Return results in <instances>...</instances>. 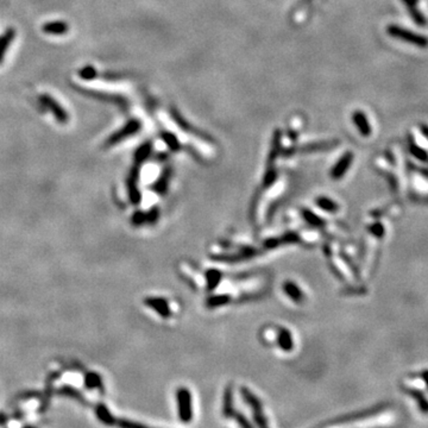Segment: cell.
Wrapping results in <instances>:
<instances>
[{
	"mask_svg": "<svg viewBox=\"0 0 428 428\" xmlns=\"http://www.w3.org/2000/svg\"><path fill=\"white\" fill-rule=\"evenodd\" d=\"M387 32L389 33L391 37L396 39H401V41L414 44V46L422 48V49H425V48L428 47L427 36L413 32V31L404 29V27H399V25H389V27H387Z\"/></svg>",
	"mask_w": 428,
	"mask_h": 428,
	"instance_id": "1",
	"label": "cell"
},
{
	"mask_svg": "<svg viewBox=\"0 0 428 428\" xmlns=\"http://www.w3.org/2000/svg\"><path fill=\"white\" fill-rule=\"evenodd\" d=\"M177 408H179V418L185 424L191 421L193 418V405H191V394L187 388H179L176 391Z\"/></svg>",
	"mask_w": 428,
	"mask_h": 428,
	"instance_id": "2",
	"label": "cell"
},
{
	"mask_svg": "<svg viewBox=\"0 0 428 428\" xmlns=\"http://www.w3.org/2000/svg\"><path fill=\"white\" fill-rule=\"evenodd\" d=\"M140 128H142V125H140L139 120H137V119L130 120V122L126 123L122 129H119L118 131H115L114 134H112L111 136L107 138L106 146H113V145L119 144L122 140L126 139V138H129L131 136H134V134H136L137 132L140 130Z\"/></svg>",
	"mask_w": 428,
	"mask_h": 428,
	"instance_id": "3",
	"label": "cell"
},
{
	"mask_svg": "<svg viewBox=\"0 0 428 428\" xmlns=\"http://www.w3.org/2000/svg\"><path fill=\"white\" fill-rule=\"evenodd\" d=\"M241 395L247 404L252 408L253 419L257 422L258 428H269L268 427V421L263 414V408H262L261 401L256 398L255 395L246 388H241Z\"/></svg>",
	"mask_w": 428,
	"mask_h": 428,
	"instance_id": "4",
	"label": "cell"
},
{
	"mask_svg": "<svg viewBox=\"0 0 428 428\" xmlns=\"http://www.w3.org/2000/svg\"><path fill=\"white\" fill-rule=\"evenodd\" d=\"M39 103H41L42 106H44L47 109H49L52 112L57 122H60L61 124H66L69 120V115L66 112V109L54 99L50 94H42L39 97Z\"/></svg>",
	"mask_w": 428,
	"mask_h": 428,
	"instance_id": "5",
	"label": "cell"
},
{
	"mask_svg": "<svg viewBox=\"0 0 428 428\" xmlns=\"http://www.w3.org/2000/svg\"><path fill=\"white\" fill-rule=\"evenodd\" d=\"M139 164H136L134 168L131 169L130 174L128 176V181H126V186H128V191H129V199H130L131 204L138 205L142 199L139 190L137 187V181L138 177H139Z\"/></svg>",
	"mask_w": 428,
	"mask_h": 428,
	"instance_id": "6",
	"label": "cell"
},
{
	"mask_svg": "<svg viewBox=\"0 0 428 428\" xmlns=\"http://www.w3.org/2000/svg\"><path fill=\"white\" fill-rule=\"evenodd\" d=\"M145 305L149 307V308L154 309L155 312H157L159 313L160 317L164 318V319H167L171 315V311L170 308H169V303L168 301L165 300V298L162 297H146L144 300Z\"/></svg>",
	"mask_w": 428,
	"mask_h": 428,
	"instance_id": "7",
	"label": "cell"
},
{
	"mask_svg": "<svg viewBox=\"0 0 428 428\" xmlns=\"http://www.w3.org/2000/svg\"><path fill=\"white\" fill-rule=\"evenodd\" d=\"M83 94L88 95V97L94 98V99L101 100V101H107V103H114L119 106H125L126 100L123 97H118V95L108 94V93L104 92H98V91H89V89H80Z\"/></svg>",
	"mask_w": 428,
	"mask_h": 428,
	"instance_id": "8",
	"label": "cell"
},
{
	"mask_svg": "<svg viewBox=\"0 0 428 428\" xmlns=\"http://www.w3.org/2000/svg\"><path fill=\"white\" fill-rule=\"evenodd\" d=\"M403 393L410 396L418 404L419 410L425 415H428V400L422 391L415 389V388H403Z\"/></svg>",
	"mask_w": 428,
	"mask_h": 428,
	"instance_id": "9",
	"label": "cell"
},
{
	"mask_svg": "<svg viewBox=\"0 0 428 428\" xmlns=\"http://www.w3.org/2000/svg\"><path fill=\"white\" fill-rule=\"evenodd\" d=\"M352 160H353V155H352L351 153L345 154L344 156L342 157V159L338 160V163L336 165H334V168L332 169L331 176L336 180L344 176L346 171H348V169L350 168Z\"/></svg>",
	"mask_w": 428,
	"mask_h": 428,
	"instance_id": "10",
	"label": "cell"
},
{
	"mask_svg": "<svg viewBox=\"0 0 428 428\" xmlns=\"http://www.w3.org/2000/svg\"><path fill=\"white\" fill-rule=\"evenodd\" d=\"M16 37V31L13 27H8L2 35H0V63L4 61L5 54H6L8 47L13 42Z\"/></svg>",
	"mask_w": 428,
	"mask_h": 428,
	"instance_id": "11",
	"label": "cell"
},
{
	"mask_svg": "<svg viewBox=\"0 0 428 428\" xmlns=\"http://www.w3.org/2000/svg\"><path fill=\"white\" fill-rule=\"evenodd\" d=\"M402 1H403L405 6H407L408 11H409V15L412 16L413 21L418 25H420V27H425V25L427 24V19L426 17L422 15L420 11L418 10V6H416L418 0H402Z\"/></svg>",
	"mask_w": 428,
	"mask_h": 428,
	"instance_id": "12",
	"label": "cell"
},
{
	"mask_svg": "<svg viewBox=\"0 0 428 428\" xmlns=\"http://www.w3.org/2000/svg\"><path fill=\"white\" fill-rule=\"evenodd\" d=\"M42 30H43L44 33H48V35H64L66 32H68V24L62 21L49 22V23H46L43 25Z\"/></svg>",
	"mask_w": 428,
	"mask_h": 428,
	"instance_id": "13",
	"label": "cell"
},
{
	"mask_svg": "<svg viewBox=\"0 0 428 428\" xmlns=\"http://www.w3.org/2000/svg\"><path fill=\"white\" fill-rule=\"evenodd\" d=\"M277 345L282 348L283 351H292L294 348V342H293V337L289 329L280 328L277 333Z\"/></svg>",
	"mask_w": 428,
	"mask_h": 428,
	"instance_id": "14",
	"label": "cell"
},
{
	"mask_svg": "<svg viewBox=\"0 0 428 428\" xmlns=\"http://www.w3.org/2000/svg\"><path fill=\"white\" fill-rule=\"evenodd\" d=\"M353 122L356 124L357 129H358L360 134L364 137H368L371 134V128H370V124H369L367 117H365V114L363 113V112L360 111H356L353 113Z\"/></svg>",
	"mask_w": 428,
	"mask_h": 428,
	"instance_id": "15",
	"label": "cell"
},
{
	"mask_svg": "<svg viewBox=\"0 0 428 428\" xmlns=\"http://www.w3.org/2000/svg\"><path fill=\"white\" fill-rule=\"evenodd\" d=\"M283 291L287 294V296L292 298L294 302H302L303 301V294L296 283L292 282V281H287V282L283 283Z\"/></svg>",
	"mask_w": 428,
	"mask_h": 428,
	"instance_id": "16",
	"label": "cell"
},
{
	"mask_svg": "<svg viewBox=\"0 0 428 428\" xmlns=\"http://www.w3.org/2000/svg\"><path fill=\"white\" fill-rule=\"evenodd\" d=\"M95 414H97L98 419H99L103 424L107 425V426H113L114 424H117L115 418L112 415L111 412L108 410V408H107L105 404L103 403L98 404L97 408H95Z\"/></svg>",
	"mask_w": 428,
	"mask_h": 428,
	"instance_id": "17",
	"label": "cell"
},
{
	"mask_svg": "<svg viewBox=\"0 0 428 428\" xmlns=\"http://www.w3.org/2000/svg\"><path fill=\"white\" fill-rule=\"evenodd\" d=\"M233 399H232V389L227 387L224 394V403H222V415L225 418H231L233 415Z\"/></svg>",
	"mask_w": 428,
	"mask_h": 428,
	"instance_id": "18",
	"label": "cell"
},
{
	"mask_svg": "<svg viewBox=\"0 0 428 428\" xmlns=\"http://www.w3.org/2000/svg\"><path fill=\"white\" fill-rule=\"evenodd\" d=\"M151 151H153V145H151L150 142H145L144 144L140 145L136 150V153H134V162H136V164H140L142 162H144L150 156Z\"/></svg>",
	"mask_w": 428,
	"mask_h": 428,
	"instance_id": "19",
	"label": "cell"
},
{
	"mask_svg": "<svg viewBox=\"0 0 428 428\" xmlns=\"http://www.w3.org/2000/svg\"><path fill=\"white\" fill-rule=\"evenodd\" d=\"M84 385L89 389H94V388H103V381L99 374L97 373H88L84 377Z\"/></svg>",
	"mask_w": 428,
	"mask_h": 428,
	"instance_id": "20",
	"label": "cell"
},
{
	"mask_svg": "<svg viewBox=\"0 0 428 428\" xmlns=\"http://www.w3.org/2000/svg\"><path fill=\"white\" fill-rule=\"evenodd\" d=\"M317 205L321 208V210L326 211V212H329V213H336L338 211V205L336 202H334L333 200L325 198V196L318 198Z\"/></svg>",
	"mask_w": 428,
	"mask_h": 428,
	"instance_id": "21",
	"label": "cell"
},
{
	"mask_svg": "<svg viewBox=\"0 0 428 428\" xmlns=\"http://www.w3.org/2000/svg\"><path fill=\"white\" fill-rule=\"evenodd\" d=\"M230 301L229 295H214V296L208 297L207 306L210 308H216V307L225 306Z\"/></svg>",
	"mask_w": 428,
	"mask_h": 428,
	"instance_id": "22",
	"label": "cell"
},
{
	"mask_svg": "<svg viewBox=\"0 0 428 428\" xmlns=\"http://www.w3.org/2000/svg\"><path fill=\"white\" fill-rule=\"evenodd\" d=\"M58 394H61V395H66V396H68V398H73V399L78 400L79 402H81V403H83V404L86 403V402H84L82 394H81L80 391L75 390L74 388L68 387V385H67V387H62L61 389H58Z\"/></svg>",
	"mask_w": 428,
	"mask_h": 428,
	"instance_id": "23",
	"label": "cell"
},
{
	"mask_svg": "<svg viewBox=\"0 0 428 428\" xmlns=\"http://www.w3.org/2000/svg\"><path fill=\"white\" fill-rule=\"evenodd\" d=\"M169 175H170L169 170H165L164 173L162 174V176H160V179L157 180V182L154 186L155 191H157V193H160V194H164L165 193V190H167V188H168Z\"/></svg>",
	"mask_w": 428,
	"mask_h": 428,
	"instance_id": "24",
	"label": "cell"
},
{
	"mask_svg": "<svg viewBox=\"0 0 428 428\" xmlns=\"http://www.w3.org/2000/svg\"><path fill=\"white\" fill-rule=\"evenodd\" d=\"M409 150H410V153H412L414 156L416 157V159H419L421 160H428V154L424 150V149L415 144V142H414L412 137H410V142H409Z\"/></svg>",
	"mask_w": 428,
	"mask_h": 428,
	"instance_id": "25",
	"label": "cell"
},
{
	"mask_svg": "<svg viewBox=\"0 0 428 428\" xmlns=\"http://www.w3.org/2000/svg\"><path fill=\"white\" fill-rule=\"evenodd\" d=\"M97 75H98L97 69H95L93 66H84L82 69L79 70V77L86 81H91L93 79L98 78Z\"/></svg>",
	"mask_w": 428,
	"mask_h": 428,
	"instance_id": "26",
	"label": "cell"
},
{
	"mask_svg": "<svg viewBox=\"0 0 428 428\" xmlns=\"http://www.w3.org/2000/svg\"><path fill=\"white\" fill-rule=\"evenodd\" d=\"M206 278L208 281V287H210L211 289H213V288H215V286L219 283V281H220L221 274L218 271V270L211 269L207 271Z\"/></svg>",
	"mask_w": 428,
	"mask_h": 428,
	"instance_id": "27",
	"label": "cell"
},
{
	"mask_svg": "<svg viewBox=\"0 0 428 428\" xmlns=\"http://www.w3.org/2000/svg\"><path fill=\"white\" fill-rule=\"evenodd\" d=\"M162 138H163V140L167 143V145L171 149V150H179L180 149L179 140L176 139V137L174 136V134H169V132H163Z\"/></svg>",
	"mask_w": 428,
	"mask_h": 428,
	"instance_id": "28",
	"label": "cell"
},
{
	"mask_svg": "<svg viewBox=\"0 0 428 428\" xmlns=\"http://www.w3.org/2000/svg\"><path fill=\"white\" fill-rule=\"evenodd\" d=\"M131 222L134 225V226H140V225L145 224L146 213L142 212V211H137V212H134L131 216Z\"/></svg>",
	"mask_w": 428,
	"mask_h": 428,
	"instance_id": "29",
	"label": "cell"
},
{
	"mask_svg": "<svg viewBox=\"0 0 428 428\" xmlns=\"http://www.w3.org/2000/svg\"><path fill=\"white\" fill-rule=\"evenodd\" d=\"M232 416L235 418V420L238 422V425L241 426V428H253L251 422L247 420V419L245 418V416L241 413L235 412Z\"/></svg>",
	"mask_w": 428,
	"mask_h": 428,
	"instance_id": "30",
	"label": "cell"
},
{
	"mask_svg": "<svg viewBox=\"0 0 428 428\" xmlns=\"http://www.w3.org/2000/svg\"><path fill=\"white\" fill-rule=\"evenodd\" d=\"M117 425L120 428H150L148 426H144V425L142 424H138V422L125 420V419H120V420H118Z\"/></svg>",
	"mask_w": 428,
	"mask_h": 428,
	"instance_id": "31",
	"label": "cell"
},
{
	"mask_svg": "<svg viewBox=\"0 0 428 428\" xmlns=\"http://www.w3.org/2000/svg\"><path fill=\"white\" fill-rule=\"evenodd\" d=\"M159 219V210L156 207L151 208L148 213H146V222L149 224H155Z\"/></svg>",
	"mask_w": 428,
	"mask_h": 428,
	"instance_id": "32",
	"label": "cell"
},
{
	"mask_svg": "<svg viewBox=\"0 0 428 428\" xmlns=\"http://www.w3.org/2000/svg\"><path fill=\"white\" fill-rule=\"evenodd\" d=\"M421 377H422V379H424V382H425V384H426V387L428 388V370L422 371Z\"/></svg>",
	"mask_w": 428,
	"mask_h": 428,
	"instance_id": "33",
	"label": "cell"
},
{
	"mask_svg": "<svg viewBox=\"0 0 428 428\" xmlns=\"http://www.w3.org/2000/svg\"><path fill=\"white\" fill-rule=\"evenodd\" d=\"M421 130L424 132V134L428 138V126L426 125H421Z\"/></svg>",
	"mask_w": 428,
	"mask_h": 428,
	"instance_id": "34",
	"label": "cell"
},
{
	"mask_svg": "<svg viewBox=\"0 0 428 428\" xmlns=\"http://www.w3.org/2000/svg\"><path fill=\"white\" fill-rule=\"evenodd\" d=\"M5 421V416L4 415H0V424H1V422H4Z\"/></svg>",
	"mask_w": 428,
	"mask_h": 428,
	"instance_id": "35",
	"label": "cell"
},
{
	"mask_svg": "<svg viewBox=\"0 0 428 428\" xmlns=\"http://www.w3.org/2000/svg\"><path fill=\"white\" fill-rule=\"evenodd\" d=\"M23 428H36V427H33V426H24Z\"/></svg>",
	"mask_w": 428,
	"mask_h": 428,
	"instance_id": "36",
	"label": "cell"
}]
</instances>
